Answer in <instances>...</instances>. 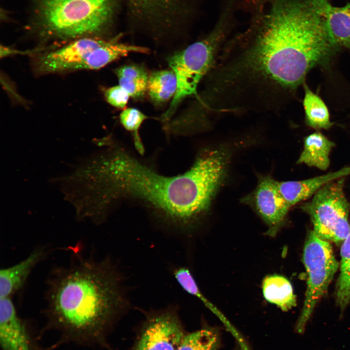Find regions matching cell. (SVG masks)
<instances>
[{"instance_id":"1","label":"cell","mask_w":350,"mask_h":350,"mask_svg":"<svg viewBox=\"0 0 350 350\" xmlns=\"http://www.w3.org/2000/svg\"><path fill=\"white\" fill-rule=\"evenodd\" d=\"M337 52L308 0H274L261 22L227 41L205 78L200 103L214 119L275 112L309 71L328 67Z\"/></svg>"},{"instance_id":"2","label":"cell","mask_w":350,"mask_h":350,"mask_svg":"<svg viewBox=\"0 0 350 350\" xmlns=\"http://www.w3.org/2000/svg\"><path fill=\"white\" fill-rule=\"evenodd\" d=\"M92 154L85 166V189L96 210L108 215L116 201L132 199L180 229L189 228L209 210L228 173V162L208 149L184 174L160 175L113 143Z\"/></svg>"},{"instance_id":"3","label":"cell","mask_w":350,"mask_h":350,"mask_svg":"<svg viewBox=\"0 0 350 350\" xmlns=\"http://www.w3.org/2000/svg\"><path fill=\"white\" fill-rule=\"evenodd\" d=\"M122 282L121 273L106 259L77 255L68 265L52 272L43 312L46 322L38 337L53 331L58 338L44 350L102 343L107 326L126 304Z\"/></svg>"},{"instance_id":"4","label":"cell","mask_w":350,"mask_h":350,"mask_svg":"<svg viewBox=\"0 0 350 350\" xmlns=\"http://www.w3.org/2000/svg\"><path fill=\"white\" fill-rule=\"evenodd\" d=\"M229 33L228 24L221 19L204 38L168 58V64L176 77L177 88L169 107L161 117L164 122L169 121L184 99L197 96L199 83L213 67Z\"/></svg>"},{"instance_id":"5","label":"cell","mask_w":350,"mask_h":350,"mask_svg":"<svg viewBox=\"0 0 350 350\" xmlns=\"http://www.w3.org/2000/svg\"><path fill=\"white\" fill-rule=\"evenodd\" d=\"M112 0H41L39 14L43 31L59 39L93 37L106 24Z\"/></svg>"},{"instance_id":"6","label":"cell","mask_w":350,"mask_h":350,"mask_svg":"<svg viewBox=\"0 0 350 350\" xmlns=\"http://www.w3.org/2000/svg\"><path fill=\"white\" fill-rule=\"evenodd\" d=\"M345 178L325 185L300 208L310 216L313 231L320 238L337 244L350 232V204L344 191Z\"/></svg>"},{"instance_id":"7","label":"cell","mask_w":350,"mask_h":350,"mask_svg":"<svg viewBox=\"0 0 350 350\" xmlns=\"http://www.w3.org/2000/svg\"><path fill=\"white\" fill-rule=\"evenodd\" d=\"M303 261L308 278L304 304L296 326L299 333L304 331L315 306L326 292L340 265L329 242L313 230L304 244Z\"/></svg>"},{"instance_id":"8","label":"cell","mask_w":350,"mask_h":350,"mask_svg":"<svg viewBox=\"0 0 350 350\" xmlns=\"http://www.w3.org/2000/svg\"><path fill=\"white\" fill-rule=\"evenodd\" d=\"M251 207L268 227L266 234L274 236L284 224L291 208L280 194L277 181L268 175H260L257 186L241 199Z\"/></svg>"},{"instance_id":"9","label":"cell","mask_w":350,"mask_h":350,"mask_svg":"<svg viewBox=\"0 0 350 350\" xmlns=\"http://www.w3.org/2000/svg\"><path fill=\"white\" fill-rule=\"evenodd\" d=\"M108 41L94 37L73 40L61 48L38 56L35 61V70L39 74L76 70L91 52Z\"/></svg>"},{"instance_id":"10","label":"cell","mask_w":350,"mask_h":350,"mask_svg":"<svg viewBox=\"0 0 350 350\" xmlns=\"http://www.w3.org/2000/svg\"><path fill=\"white\" fill-rule=\"evenodd\" d=\"M185 335L176 315L166 311L149 318L135 350H177Z\"/></svg>"},{"instance_id":"11","label":"cell","mask_w":350,"mask_h":350,"mask_svg":"<svg viewBox=\"0 0 350 350\" xmlns=\"http://www.w3.org/2000/svg\"><path fill=\"white\" fill-rule=\"evenodd\" d=\"M27 322L18 315L11 298H0L1 350H44Z\"/></svg>"},{"instance_id":"12","label":"cell","mask_w":350,"mask_h":350,"mask_svg":"<svg viewBox=\"0 0 350 350\" xmlns=\"http://www.w3.org/2000/svg\"><path fill=\"white\" fill-rule=\"evenodd\" d=\"M323 18L328 33L341 49L350 51V3L342 7L332 5L327 0H310Z\"/></svg>"},{"instance_id":"13","label":"cell","mask_w":350,"mask_h":350,"mask_svg":"<svg viewBox=\"0 0 350 350\" xmlns=\"http://www.w3.org/2000/svg\"><path fill=\"white\" fill-rule=\"evenodd\" d=\"M350 175V166L313 178L299 181H277L279 191L291 207L314 195L327 183Z\"/></svg>"},{"instance_id":"14","label":"cell","mask_w":350,"mask_h":350,"mask_svg":"<svg viewBox=\"0 0 350 350\" xmlns=\"http://www.w3.org/2000/svg\"><path fill=\"white\" fill-rule=\"evenodd\" d=\"M45 246L34 249L19 262L0 270V298H11L25 284L34 268L47 256Z\"/></svg>"},{"instance_id":"15","label":"cell","mask_w":350,"mask_h":350,"mask_svg":"<svg viewBox=\"0 0 350 350\" xmlns=\"http://www.w3.org/2000/svg\"><path fill=\"white\" fill-rule=\"evenodd\" d=\"M149 51L146 47L119 43L114 39L108 40L91 52L76 70H98L130 53H148Z\"/></svg>"},{"instance_id":"16","label":"cell","mask_w":350,"mask_h":350,"mask_svg":"<svg viewBox=\"0 0 350 350\" xmlns=\"http://www.w3.org/2000/svg\"><path fill=\"white\" fill-rule=\"evenodd\" d=\"M334 145L321 133L314 132L304 138L303 150L297 163L326 170L330 163V153Z\"/></svg>"},{"instance_id":"17","label":"cell","mask_w":350,"mask_h":350,"mask_svg":"<svg viewBox=\"0 0 350 350\" xmlns=\"http://www.w3.org/2000/svg\"><path fill=\"white\" fill-rule=\"evenodd\" d=\"M265 299L288 311L296 305V296L290 282L284 277L273 275L266 277L262 284Z\"/></svg>"},{"instance_id":"18","label":"cell","mask_w":350,"mask_h":350,"mask_svg":"<svg viewBox=\"0 0 350 350\" xmlns=\"http://www.w3.org/2000/svg\"><path fill=\"white\" fill-rule=\"evenodd\" d=\"M303 86V107L306 124L316 129H329L333 122L330 121L327 107L320 97L311 90L305 83Z\"/></svg>"},{"instance_id":"19","label":"cell","mask_w":350,"mask_h":350,"mask_svg":"<svg viewBox=\"0 0 350 350\" xmlns=\"http://www.w3.org/2000/svg\"><path fill=\"white\" fill-rule=\"evenodd\" d=\"M119 85L125 89L130 97H142L147 89L149 76L146 70L138 65H128L115 70Z\"/></svg>"},{"instance_id":"20","label":"cell","mask_w":350,"mask_h":350,"mask_svg":"<svg viewBox=\"0 0 350 350\" xmlns=\"http://www.w3.org/2000/svg\"><path fill=\"white\" fill-rule=\"evenodd\" d=\"M177 80L172 70H158L149 77L147 91L151 100L156 104L165 103L175 95Z\"/></svg>"},{"instance_id":"21","label":"cell","mask_w":350,"mask_h":350,"mask_svg":"<svg viewBox=\"0 0 350 350\" xmlns=\"http://www.w3.org/2000/svg\"><path fill=\"white\" fill-rule=\"evenodd\" d=\"M219 344L215 331L203 329L185 335L177 350H216Z\"/></svg>"},{"instance_id":"22","label":"cell","mask_w":350,"mask_h":350,"mask_svg":"<svg viewBox=\"0 0 350 350\" xmlns=\"http://www.w3.org/2000/svg\"><path fill=\"white\" fill-rule=\"evenodd\" d=\"M147 118V116L134 108H126L120 115L121 123L126 130L132 133L135 148L141 155L144 154L145 150L139 130L142 122Z\"/></svg>"},{"instance_id":"23","label":"cell","mask_w":350,"mask_h":350,"mask_svg":"<svg viewBox=\"0 0 350 350\" xmlns=\"http://www.w3.org/2000/svg\"><path fill=\"white\" fill-rule=\"evenodd\" d=\"M336 301L341 312L350 301V260L340 268L336 283Z\"/></svg>"},{"instance_id":"24","label":"cell","mask_w":350,"mask_h":350,"mask_svg":"<svg viewBox=\"0 0 350 350\" xmlns=\"http://www.w3.org/2000/svg\"><path fill=\"white\" fill-rule=\"evenodd\" d=\"M104 95L109 104L118 108L125 107L130 97L126 91L120 85L106 89Z\"/></svg>"},{"instance_id":"25","label":"cell","mask_w":350,"mask_h":350,"mask_svg":"<svg viewBox=\"0 0 350 350\" xmlns=\"http://www.w3.org/2000/svg\"><path fill=\"white\" fill-rule=\"evenodd\" d=\"M340 267H343L350 260V232L343 241L340 250Z\"/></svg>"},{"instance_id":"26","label":"cell","mask_w":350,"mask_h":350,"mask_svg":"<svg viewBox=\"0 0 350 350\" xmlns=\"http://www.w3.org/2000/svg\"><path fill=\"white\" fill-rule=\"evenodd\" d=\"M135 0L137 1L138 2H140V3H146V2H149V1H152V0Z\"/></svg>"}]
</instances>
